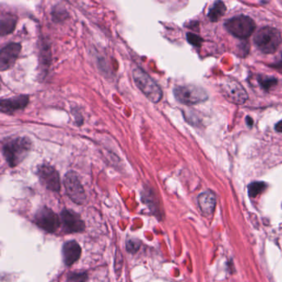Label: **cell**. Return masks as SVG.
<instances>
[{"label":"cell","instance_id":"cell-1","mask_svg":"<svg viewBox=\"0 0 282 282\" xmlns=\"http://www.w3.org/2000/svg\"><path fill=\"white\" fill-rule=\"evenodd\" d=\"M32 149V142L28 137L8 138L3 145V155L10 167H15L26 158Z\"/></svg>","mask_w":282,"mask_h":282},{"label":"cell","instance_id":"cell-2","mask_svg":"<svg viewBox=\"0 0 282 282\" xmlns=\"http://www.w3.org/2000/svg\"><path fill=\"white\" fill-rule=\"evenodd\" d=\"M133 78L137 88L151 102L156 104L161 101L163 96L161 87L144 69L139 67L134 68Z\"/></svg>","mask_w":282,"mask_h":282},{"label":"cell","instance_id":"cell-3","mask_svg":"<svg viewBox=\"0 0 282 282\" xmlns=\"http://www.w3.org/2000/svg\"><path fill=\"white\" fill-rule=\"evenodd\" d=\"M281 42V36L277 29L264 27L256 33L254 43L260 52L265 54H272L276 52Z\"/></svg>","mask_w":282,"mask_h":282},{"label":"cell","instance_id":"cell-4","mask_svg":"<svg viewBox=\"0 0 282 282\" xmlns=\"http://www.w3.org/2000/svg\"><path fill=\"white\" fill-rule=\"evenodd\" d=\"M174 96L179 102L186 105L200 104L208 99L205 89L195 85L176 87L174 89Z\"/></svg>","mask_w":282,"mask_h":282},{"label":"cell","instance_id":"cell-5","mask_svg":"<svg viewBox=\"0 0 282 282\" xmlns=\"http://www.w3.org/2000/svg\"><path fill=\"white\" fill-rule=\"evenodd\" d=\"M224 26L232 36L239 38H247L253 33L256 25L251 17L239 15L228 20Z\"/></svg>","mask_w":282,"mask_h":282},{"label":"cell","instance_id":"cell-6","mask_svg":"<svg viewBox=\"0 0 282 282\" xmlns=\"http://www.w3.org/2000/svg\"><path fill=\"white\" fill-rule=\"evenodd\" d=\"M65 191L68 197L77 204H84L86 201L85 189L79 178L78 174L70 172L65 174L64 178Z\"/></svg>","mask_w":282,"mask_h":282},{"label":"cell","instance_id":"cell-7","mask_svg":"<svg viewBox=\"0 0 282 282\" xmlns=\"http://www.w3.org/2000/svg\"><path fill=\"white\" fill-rule=\"evenodd\" d=\"M34 224L49 233H53L60 227V219L58 215L48 207H43L38 209L33 218Z\"/></svg>","mask_w":282,"mask_h":282},{"label":"cell","instance_id":"cell-8","mask_svg":"<svg viewBox=\"0 0 282 282\" xmlns=\"http://www.w3.org/2000/svg\"><path fill=\"white\" fill-rule=\"evenodd\" d=\"M221 90L224 97L232 104H243L248 100L245 89L234 80H225L222 83Z\"/></svg>","mask_w":282,"mask_h":282},{"label":"cell","instance_id":"cell-9","mask_svg":"<svg viewBox=\"0 0 282 282\" xmlns=\"http://www.w3.org/2000/svg\"><path fill=\"white\" fill-rule=\"evenodd\" d=\"M40 182L49 191L58 192L61 191V181L58 172L48 164L39 166L37 171Z\"/></svg>","mask_w":282,"mask_h":282},{"label":"cell","instance_id":"cell-10","mask_svg":"<svg viewBox=\"0 0 282 282\" xmlns=\"http://www.w3.org/2000/svg\"><path fill=\"white\" fill-rule=\"evenodd\" d=\"M21 45L11 42L1 49L0 52V70L5 72L13 67L19 57Z\"/></svg>","mask_w":282,"mask_h":282},{"label":"cell","instance_id":"cell-11","mask_svg":"<svg viewBox=\"0 0 282 282\" xmlns=\"http://www.w3.org/2000/svg\"><path fill=\"white\" fill-rule=\"evenodd\" d=\"M61 219L66 232H81L85 229V223L80 215L74 211L63 209L61 211Z\"/></svg>","mask_w":282,"mask_h":282},{"label":"cell","instance_id":"cell-12","mask_svg":"<svg viewBox=\"0 0 282 282\" xmlns=\"http://www.w3.org/2000/svg\"><path fill=\"white\" fill-rule=\"evenodd\" d=\"M29 103V96L26 95L3 99L0 102V110L4 113H13L25 109Z\"/></svg>","mask_w":282,"mask_h":282},{"label":"cell","instance_id":"cell-13","mask_svg":"<svg viewBox=\"0 0 282 282\" xmlns=\"http://www.w3.org/2000/svg\"><path fill=\"white\" fill-rule=\"evenodd\" d=\"M81 255V246L76 241H68L62 247V256L65 265H73L80 259Z\"/></svg>","mask_w":282,"mask_h":282},{"label":"cell","instance_id":"cell-14","mask_svg":"<svg viewBox=\"0 0 282 282\" xmlns=\"http://www.w3.org/2000/svg\"><path fill=\"white\" fill-rule=\"evenodd\" d=\"M198 204L200 211L205 217L213 215L216 207V196L211 191H205L198 197Z\"/></svg>","mask_w":282,"mask_h":282},{"label":"cell","instance_id":"cell-15","mask_svg":"<svg viewBox=\"0 0 282 282\" xmlns=\"http://www.w3.org/2000/svg\"><path fill=\"white\" fill-rule=\"evenodd\" d=\"M16 20L15 17L10 13H5L1 15L0 18V33L1 36L11 33L15 29Z\"/></svg>","mask_w":282,"mask_h":282},{"label":"cell","instance_id":"cell-16","mask_svg":"<svg viewBox=\"0 0 282 282\" xmlns=\"http://www.w3.org/2000/svg\"><path fill=\"white\" fill-rule=\"evenodd\" d=\"M226 12V6L223 2H216L208 10V17L212 22H217Z\"/></svg>","mask_w":282,"mask_h":282},{"label":"cell","instance_id":"cell-17","mask_svg":"<svg viewBox=\"0 0 282 282\" xmlns=\"http://www.w3.org/2000/svg\"><path fill=\"white\" fill-rule=\"evenodd\" d=\"M267 187V184L264 182H253L248 185V194L250 197L254 198L263 193Z\"/></svg>","mask_w":282,"mask_h":282},{"label":"cell","instance_id":"cell-18","mask_svg":"<svg viewBox=\"0 0 282 282\" xmlns=\"http://www.w3.org/2000/svg\"><path fill=\"white\" fill-rule=\"evenodd\" d=\"M258 81L260 85L265 89H271V87L274 86L277 83L276 78L269 77V76H260Z\"/></svg>","mask_w":282,"mask_h":282},{"label":"cell","instance_id":"cell-19","mask_svg":"<svg viewBox=\"0 0 282 282\" xmlns=\"http://www.w3.org/2000/svg\"><path fill=\"white\" fill-rule=\"evenodd\" d=\"M52 18L55 22H61L67 17V12L62 8H55L54 10L52 13Z\"/></svg>","mask_w":282,"mask_h":282},{"label":"cell","instance_id":"cell-20","mask_svg":"<svg viewBox=\"0 0 282 282\" xmlns=\"http://www.w3.org/2000/svg\"><path fill=\"white\" fill-rule=\"evenodd\" d=\"M87 274L85 273H72L69 275V281L72 282H86L87 280Z\"/></svg>","mask_w":282,"mask_h":282},{"label":"cell","instance_id":"cell-21","mask_svg":"<svg viewBox=\"0 0 282 282\" xmlns=\"http://www.w3.org/2000/svg\"><path fill=\"white\" fill-rule=\"evenodd\" d=\"M127 250L131 253H135L140 248V241L137 240H129L127 242Z\"/></svg>","mask_w":282,"mask_h":282},{"label":"cell","instance_id":"cell-22","mask_svg":"<svg viewBox=\"0 0 282 282\" xmlns=\"http://www.w3.org/2000/svg\"><path fill=\"white\" fill-rule=\"evenodd\" d=\"M187 40L190 43L192 44L194 46H201L202 38L199 37L197 35L193 34V33H188L187 34Z\"/></svg>","mask_w":282,"mask_h":282},{"label":"cell","instance_id":"cell-23","mask_svg":"<svg viewBox=\"0 0 282 282\" xmlns=\"http://www.w3.org/2000/svg\"><path fill=\"white\" fill-rule=\"evenodd\" d=\"M273 66L275 68H277V69H282V55L281 57H280V58L277 61H276V63L274 64Z\"/></svg>","mask_w":282,"mask_h":282},{"label":"cell","instance_id":"cell-24","mask_svg":"<svg viewBox=\"0 0 282 282\" xmlns=\"http://www.w3.org/2000/svg\"><path fill=\"white\" fill-rule=\"evenodd\" d=\"M276 130L279 133H282V120L276 125Z\"/></svg>","mask_w":282,"mask_h":282}]
</instances>
